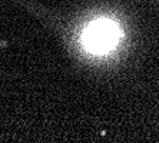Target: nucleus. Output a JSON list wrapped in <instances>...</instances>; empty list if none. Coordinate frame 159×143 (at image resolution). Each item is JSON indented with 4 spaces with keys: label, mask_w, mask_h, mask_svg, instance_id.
Here are the masks:
<instances>
[{
    "label": "nucleus",
    "mask_w": 159,
    "mask_h": 143,
    "mask_svg": "<svg viewBox=\"0 0 159 143\" xmlns=\"http://www.w3.org/2000/svg\"><path fill=\"white\" fill-rule=\"evenodd\" d=\"M122 30L115 20L98 19L89 23L82 33V44L92 55H105L118 46Z\"/></svg>",
    "instance_id": "1"
}]
</instances>
